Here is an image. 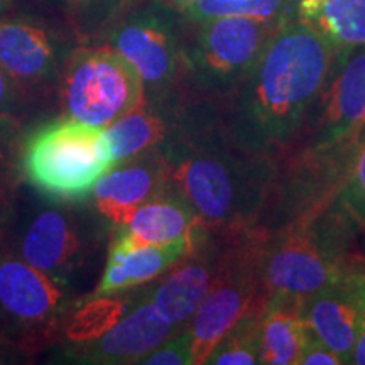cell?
Masks as SVG:
<instances>
[{
  "mask_svg": "<svg viewBox=\"0 0 365 365\" xmlns=\"http://www.w3.org/2000/svg\"><path fill=\"white\" fill-rule=\"evenodd\" d=\"M312 24L340 51L365 46V0H325Z\"/></svg>",
  "mask_w": 365,
  "mask_h": 365,
  "instance_id": "22",
  "label": "cell"
},
{
  "mask_svg": "<svg viewBox=\"0 0 365 365\" xmlns=\"http://www.w3.org/2000/svg\"><path fill=\"white\" fill-rule=\"evenodd\" d=\"M323 203L286 225L267 230L262 274L269 294L308 298L331 281L352 254L354 240L333 225Z\"/></svg>",
  "mask_w": 365,
  "mask_h": 365,
  "instance_id": "6",
  "label": "cell"
},
{
  "mask_svg": "<svg viewBox=\"0 0 365 365\" xmlns=\"http://www.w3.org/2000/svg\"><path fill=\"white\" fill-rule=\"evenodd\" d=\"M170 132L161 108L148 100L103 129L113 166L159 148Z\"/></svg>",
  "mask_w": 365,
  "mask_h": 365,
  "instance_id": "19",
  "label": "cell"
},
{
  "mask_svg": "<svg viewBox=\"0 0 365 365\" xmlns=\"http://www.w3.org/2000/svg\"><path fill=\"white\" fill-rule=\"evenodd\" d=\"M81 296L26 262L0 234V344L21 357L61 344Z\"/></svg>",
  "mask_w": 365,
  "mask_h": 365,
  "instance_id": "4",
  "label": "cell"
},
{
  "mask_svg": "<svg viewBox=\"0 0 365 365\" xmlns=\"http://www.w3.org/2000/svg\"><path fill=\"white\" fill-rule=\"evenodd\" d=\"M17 357H21L19 354H16L14 350L9 349L4 344H0V364H9V362H14Z\"/></svg>",
  "mask_w": 365,
  "mask_h": 365,
  "instance_id": "31",
  "label": "cell"
},
{
  "mask_svg": "<svg viewBox=\"0 0 365 365\" xmlns=\"http://www.w3.org/2000/svg\"><path fill=\"white\" fill-rule=\"evenodd\" d=\"M161 149L170 163V185L210 234L228 239L259 225L276 191V159L245 149L225 129L182 127Z\"/></svg>",
  "mask_w": 365,
  "mask_h": 365,
  "instance_id": "2",
  "label": "cell"
},
{
  "mask_svg": "<svg viewBox=\"0 0 365 365\" xmlns=\"http://www.w3.org/2000/svg\"><path fill=\"white\" fill-rule=\"evenodd\" d=\"M0 234L26 262L76 291L75 284L97 272L103 254H108L112 227L88 200L43 198L26 205L21 193Z\"/></svg>",
  "mask_w": 365,
  "mask_h": 365,
  "instance_id": "3",
  "label": "cell"
},
{
  "mask_svg": "<svg viewBox=\"0 0 365 365\" xmlns=\"http://www.w3.org/2000/svg\"><path fill=\"white\" fill-rule=\"evenodd\" d=\"M63 115L105 129L145 102L135 68L105 43H81L68 54L58 90Z\"/></svg>",
  "mask_w": 365,
  "mask_h": 365,
  "instance_id": "8",
  "label": "cell"
},
{
  "mask_svg": "<svg viewBox=\"0 0 365 365\" xmlns=\"http://www.w3.org/2000/svg\"><path fill=\"white\" fill-rule=\"evenodd\" d=\"M362 234H364V252H365V228H364V232H362Z\"/></svg>",
  "mask_w": 365,
  "mask_h": 365,
  "instance_id": "34",
  "label": "cell"
},
{
  "mask_svg": "<svg viewBox=\"0 0 365 365\" xmlns=\"http://www.w3.org/2000/svg\"><path fill=\"white\" fill-rule=\"evenodd\" d=\"M164 4H168V6H171L173 9H176L178 12H185L186 9L193 6L196 0H163Z\"/></svg>",
  "mask_w": 365,
  "mask_h": 365,
  "instance_id": "32",
  "label": "cell"
},
{
  "mask_svg": "<svg viewBox=\"0 0 365 365\" xmlns=\"http://www.w3.org/2000/svg\"><path fill=\"white\" fill-rule=\"evenodd\" d=\"M26 127L16 117L0 115V232L14 215L19 203L24 175L21 166V149Z\"/></svg>",
  "mask_w": 365,
  "mask_h": 365,
  "instance_id": "21",
  "label": "cell"
},
{
  "mask_svg": "<svg viewBox=\"0 0 365 365\" xmlns=\"http://www.w3.org/2000/svg\"><path fill=\"white\" fill-rule=\"evenodd\" d=\"M180 330L185 328L175 325L149 301L139 298L134 308L97 339L78 345H65V357L78 364H139L150 350Z\"/></svg>",
  "mask_w": 365,
  "mask_h": 365,
  "instance_id": "14",
  "label": "cell"
},
{
  "mask_svg": "<svg viewBox=\"0 0 365 365\" xmlns=\"http://www.w3.org/2000/svg\"><path fill=\"white\" fill-rule=\"evenodd\" d=\"M352 364L365 365V309L360 317L357 339H355V346L352 354Z\"/></svg>",
  "mask_w": 365,
  "mask_h": 365,
  "instance_id": "30",
  "label": "cell"
},
{
  "mask_svg": "<svg viewBox=\"0 0 365 365\" xmlns=\"http://www.w3.org/2000/svg\"><path fill=\"white\" fill-rule=\"evenodd\" d=\"M266 237L267 228L257 225L223 239L215 279L186 327L193 341L195 365L207 362L222 336L245 313L266 304L269 293L262 274Z\"/></svg>",
  "mask_w": 365,
  "mask_h": 365,
  "instance_id": "7",
  "label": "cell"
},
{
  "mask_svg": "<svg viewBox=\"0 0 365 365\" xmlns=\"http://www.w3.org/2000/svg\"><path fill=\"white\" fill-rule=\"evenodd\" d=\"M21 166L24 182L44 198L81 202L113 163L103 129L65 117L26 132Z\"/></svg>",
  "mask_w": 365,
  "mask_h": 365,
  "instance_id": "5",
  "label": "cell"
},
{
  "mask_svg": "<svg viewBox=\"0 0 365 365\" xmlns=\"http://www.w3.org/2000/svg\"><path fill=\"white\" fill-rule=\"evenodd\" d=\"M205 230L207 228L191 237L170 242V244L139 245L125 252L108 250L102 276L90 296L120 293V291L143 286L145 282L156 281L190 252Z\"/></svg>",
  "mask_w": 365,
  "mask_h": 365,
  "instance_id": "17",
  "label": "cell"
},
{
  "mask_svg": "<svg viewBox=\"0 0 365 365\" xmlns=\"http://www.w3.org/2000/svg\"><path fill=\"white\" fill-rule=\"evenodd\" d=\"M308 333L303 296L269 294L261 318L259 364L298 365Z\"/></svg>",
  "mask_w": 365,
  "mask_h": 365,
  "instance_id": "18",
  "label": "cell"
},
{
  "mask_svg": "<svg viewBox=\"0 0 365 365\" xmlns=\"http://www.w3.org/2000/svg\"><path fill=\"white\" fill-rule=\"evenodd\" d=\"M289 4L291 0H196L182 14L195 24H202L218 17L279 21L284 17Z\"/></svg>",
  "mask_w": 365,
  "mask_h": 365,
  "instance_id": "25",
  "label": "cell"
},
{
  "mask_svg": "<svg viewBox=\"0 0 365 365\" xmlns=\"http://www.w3.org/2000/svg\"><path fill=\"white\" fill-rule=\"evenodd\" d=\"M222 247V237L205 230L190 252L163 274V279L140 289V298L175 325L186 328L213 284Z\"/></svg>",
  "mask_w": 365,
  "mask_h": 365,
  "instance_id": "13",
  "label": "cell"
},
{
  "mask_svg": "<svg viewBox=\"0 0 365 365\" xmlns=\"http://www.w3.org/2000/svg\"><path fill=\"white\" fill-rule=\"evenodd\" d=\"M365 309V254L349 255L344 266L322 289L304 298V318L344 364H352L360 317Z\"/></svg>",
  "mask_w": 365,
  "mask_h": 365,
  "instance_id": "12",
  "label": "cell"
},
{
  "mask_svg": "<svg viewBox=\"0 0 365 365\" xmlns=\"http://www.w3.org/2000/svg\"><path fill=\"white\" fill-rule=\"evenodd\" d=\"M279 21L218 17L202 22L186 48L188 71L202 88L234 93L252 71Z\"/></svg>",
  "mask_w": 365,
  "mask_h": 365,
  "instance_id": "11",
  "label": "cell"
},
{
  "mask_svg": "<svg viewBox=\"0 0 365 365\" xmlns=\"http://www.w3.org/2000/svg\"><path fill=\"white\" fill-rule=\"evenodd\" d=\"M323 212L339 230L355 240L365 228V140L340 186L323 203Z\"/></svg>",
  "mask_w": 365,
  "mask_h": 365,
  "instance_id": "20",
  "label": "cell"
},
{
  "mask_svg": "<svg viewBox=\"0 0 365 365\" xmlns=\"http://www.w3.org/2000/svg\"><path fill=\"white\" fill-rule=\"evenodd\" d=\"M78 44L75 31L53 26L46 17H0V66L24 102L58 93L63 65Z\"/></svg>",
  "mask_w": 365,
  "mask_h": 365,
  "instance_id": "10",
  "label": "cell"
},
{
  "mask_svg": "<svg viewBox=\"0 0 365 365\" xmlns=\"http://www.w3.org/2000/svg\"><path fill=\"white\" fill-rule=\"evenodd\" d=\"M170 163L161 145L110 168L95 182L88 202L112 227V232L132 217L140 205L168 188Z\"/></svg>",
  "mask_w": 365,
  "mask_h": 365,
  "instance_id": "15",
  "label": "cell"
},
{
  "mask_svg": "<svg viewBox=\"0 0 365 365\" xmlns=\"http://www.w3.org/2000/svg\"><path fill=\"white\" fill-rule=\"evenodd\" d=\"M350 51H340L312 22L282 17L230 102L228 135L277 161L293 153L328 83Z\"/></svg>",
  "mask_w": 365,
  "mask_h": 365,
  "instance_id": "1",
  "label": "cell"
},
{
  "mask_svg": "<svg viewBox=\"0 0 365 365\" xmlns=\"http://www.w3.org/2000/svg\"><path fill=\"white\" fill-rule=\"evenodd\" d=\"M14 6L26 7V16H38L48 19L46 14L61 12L66 17V0H14Z\"/></svg>",
  "mask_w": 365,
  "mask_h": 365,
  "instance_id": "29",
  "label": "cell"
},
{
  "mask_svg": "<svg viewBox=\"0 0 365 365\" xmlns=\"http://www.w3.org/2000/svg\"><path fill=\"white\" fill-rule=\"evenodd\" d=\"M195 210L168 182V188L132 213L124 225L112 232L108 250L125 252L139 245L170 244L203 230Z\"/></svg>",
  "mask_w": 365,
  "mask_h": 365,
  "instance_id": "16",
  "label": "cell"
},
{
  "mask_svg": "<svg viewBox=\"0 0 365 365\" xmlns=\"http://www.w3.org/2000/svg\"><path fill=\"white\" fill-rule=\"evenodd\" d=\"M143 0H66V17L80 43H95L105 31Z\"/></svg>",
  "mask_w": 365,
  "mask_h": 365,
  "instance_id": "24",
  "label": "cell"
},
{
  "mask_svg": "<svg viewBox=\"0 0 365 365\" xmlns=\"http://www.w3.org/2000/svg\"><path fill=\"white\" fill-rule=\"evenodd\" d=\"M24 103L26 102L22 100L19 90L16 88L14 81L9 78L6 70L0 66V115L16 117L21 120L19 112Z\"/></svg>",
  "mask_w": 365,
  "mask_h": 365,
  "instance_id": "28",
  "label": "cell"
},
{
  "mask_svg": "<svg viewBox=\"0 0 365 365\" xmlns=\"http://www.w3.org/2000/svg\"><path fill=\"white\" fill-rule=\"evenodd\" d=\"M176 12L163 0H143L118 17L98 41L135 68L143 78L145 100L153 105L170 97L182 70L188 71Z\"/></svg>",
  "mask_w": 365,
  "mask_h": 365,
  "instance_id": "9",
  "label": "cell"
},
{
  "mask_svg": "<svg viewBox=\"0 0 365 365\" xmlns=\"http://www.w3.org/2000/svg\"><path fill=\"white\" fill-rule=\"evenodd\" d=\"M298 365H344V360L309 330L298 359Z\"/></svg>",
  "mask_w": 365,
  "mask_h": 365,
  "instance_id": "27",
  "label": "cell"
},
{
  "mask_svg": "<svg viewBox=\"0 0 365 365\" xmlns=\"http://www.w3.org/2000/svg\"><path fill=\"white\" fill-rule=\"evenodd\" d=\"M14 9V0H0V17L11 16Z\"/></svg>",
  "mask_w": 365,
  "mask_h": 365,
  "instance_id": "33",
  "label": "cell"
},
{
  "mask_svg": "<svg viewBox=\"0 0 365 365\" xmlns=\"http://www.w3.org/2000/svg\"><path fill=\"white\" fill-rule=\"evenodd\" d=\"M140 365H195L190 331L180 330L140 359Z\"/></svg>",
  "mask_w": 365,
  "mask_h": 365,
  "instance_id": "26",
  "label": "cell"
},
{
  "mask_svg": "<svg viewBox=\"0 0 365 365\" xmlns=\"http://www.w3.org/2000/svg\"><path fill=\"white\" fill-rule=\"evenodd\" d=\"M262 307H255L228 330L208 355V365H255L261 359Z\"/></svg>",
  "mask_w": 365,
  "mask_h": 365,
  "instance_id": "23",
  "label": "cell"
}]
</instances>
